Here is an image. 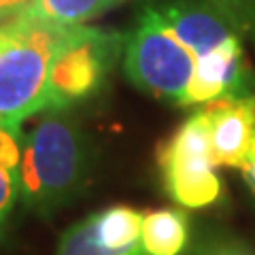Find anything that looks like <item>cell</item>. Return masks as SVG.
Masks as SVG:
<instances>
[{
    "mask_svg": "<svg viewBox=\"0 0 255 255\" xmlns=\"http://www.w3.org/2000/svg\"><path fill=\"white\" fill-rule=\"evenodd\" d=\"M155 11L168 26V30L196 58L217 49L221 43H226L230 36L236 34L232 23L211 2L168 0V2L155 6Z\"/></svg>",
    "mask_w": 255,
    "mask_h": 255,
    "instance_id": "cell-8",
    "label": "cell"
},
{
    "mask_svg": "<svg viewBox=\"0 0 255 255\" xmlns=\"http://www.w3.org/2000/svg\"><path fill=\"white\" fill-rule=\"evenodd\" d=\"M21 202L51 213L79 194L90 172L87 138L62 111H49L21 147Z\"/></svg>",
    "mask_w": 255,
    "mask_h": 255,
    "instance_id": "cell-2",
    "label": "cell"
},
{
    "mask_svg": "<svg viewBox=\"0 0 255 255\" xmlns=\"http://www.w3.org/2000/svg\"><path fill=\"white\" fill-rule=\"evenodd\" d=\"M21 13H9V11H0V30L2 28H6L9 23H13L15 19L19 17Z\"/></svg>",
    "mask_w": 255,
    "mask_h": 255,
    "instance_id": "cell-17",
    "label": "cell"
},
{
    "mask_svg": "<svg viewBox=\"0 0 255 255\" xmlns=\"http://www.w3.org/2000/svg\"><path fill=\"white\" fill-rule=\"evenodd\" d=\"M119 51V36L92 26L64 49L51 68L49 111L81 102L102 85Z\"/></svg>",
    "mask_w": 255,
    "mask_h": 255,
    "instance_id": "cell-5",
    "label": "cell"
},
{
    "mask_svg": "<svg viewBox=\"0 0 255 255\" xmlns=\"http://www.w3.org/2000/svg\"><path fill=\"white\" fill-rule=\"evenodd\" d=\"M85 23L19 17L0 49V122L21 130V122L49 111V79L58 55L83 34Z\"/></svg>",
    "mask_w": 255,
    "mask_h": 255,
    "instance_id": "cell-1",
    "label": "cell"
},
{
    "mask_svg": "<svg viewBox=\"0 0 255 255\" xmlns=\"http://www.w3.org/2000/svg\"><path fill=\"white\" fill-rule=\"evenodd\" d=\"M128 0H34L21 17L36 21H55L81 26L98 15L107 13Z\"/></svg>",
    "mask_w": 255,
    "mask_h": 255,
    "instance_id": "cell-11",
    "label": "cell"
},
{
    "mask_svg": "<svg viewBox=\"0 0 255 255\" xmlns=\"http://www.w3.org/2000/svg\"><path fill=\"white\" fill-rule=\"evenodd\" d=\"M21 130L0 122V238L21 194Z\"/></svg>",
    "mask_w": 255,
    "mask_h": 255,
    "instance_id": "cell-10",
    "label": "cell"
},
{
    "mask_svg": "<svg viewBox=\"0 0 255 255\" xmlns=\"http://www.w3.org/2000/svg\"><path fill=\"white\" fill-rule=\"evenodd\" d=\"M226 96H251V70L245 64L236 34L217 49L196 58L183 105H209Z\"/></svg>",
    "mask_w": 255,
    "mask_h": 255,
    "instance_id": "cell-6",
    "label": "cell"
},
{
    "mask_svg": "<svg viewBox=\"0 0 255 255\" xmlns=\"http://www.w3.org/2000/svg\"><path fill=\"white\" fill-rule=\"evenodd\" d=\"M194 66L196 55L168 30L155 6H147L126 43L128 79L155 98L183 105Z\"/></svg>",
    "mask_w": 255,
    "mask_h": 255,
    "instance_id": "cell-3",
    "label": "cell"
},
{
    "mask_svg": "<svg viewBox=\"0 0 255 255\" xmlns=\"http://www.w3.org/2000/svg\"><path fill=\"white\" fill-rule=\"evenodd\" d=\"M196 255H247V253L238 251L236 247H230V245H209L198 251Z\"/></svg>",
    "mask_w": 255,
    "mask_h": 255,
    "instance_id": "cell-14",
    "label": "cell"
},
{
    "mask_svg": "<svg viewBox=\"0 0 255 255\" xmlns=\"http://www.w3.org/2000/svg\"><path fill=\"white\" fill-rule=\"evenodd\" d=\"M34 0H0V11L9 13H23Z\"/></svg>",
    "mask_w": 255,
    "mask_h": 255,
    "instance_id": "cell-16",
    "label": "cell"
},
{
    "mask_svg": "<svg viewBox=\"0 0 255 255\" xmlns=\"http://www.w3.org/2000/svg\"><path fill=\"white\" fill-rule=\"evenodd\" d=\"M241 170L245 172V177H247V181H249V185L255 189V136H253L249 153H247V162H245V166H243Z\"/></svg>",
    "mask_w": 255,
    "mask_h": 255,
    "instance_id": "cell-15",
    "label": "cell"
},
{
    "mask_svg": "<svg viewBox=\"0 0 255 255\" xmlns=\"http://www.w3.org/2000/svg\"><path fill=\"white\" fill-rule=\"evenodd\" d=\"M58 255H145V251H142V245L134 247V249H117V247L109 245L96 232L92 217H87L85 221L64 232Z\"/></svg>",
    "mask_w": 255,
    "mask_h": 255,
    "instance_id": "cell-12",
    "label": "cell"
},
{
    "mask_svg": "<svg viewBox=\"0 0 255 255\" xmlns=\"http://www.w3.org/2000/svg\"><path fill=\"white\" fill-rule=\"evenodd\" d=\"M159 168L170 198L187 209H202L219 198L211 126L206 111H198L159 147Z\"/></svg>",
    "mask_w": 255,
    "mask_h": 255,
    "instance_id": "cell-4",
    "label": "cell"
},
{
    "mask_svg": "<svg viewBox=\"0 0 255 255\" xmlns=\"http://www.w3.org/2000/svg\"><path fill=\"white\" fill-rule=\"evenodd\" d=\"M226 17L238 34L255 38V0H206Z\"/></svg>",
    "mask_w": 255,
    "mask_h": 255,
    "instance_id": "cell-13",
    "label": "cell"
},
{
    "mask_svg": "<svg viewBox=\"0 0 255 255\" xmlns=\"http://www.w3.org/2000/svg\"><path fill=\"white\" fill-rule=\"evenodd\" d=\"M217 166L243 168L255 136V96H226L204 107Z\"/></svg>",
    "mask_w": 255,
    "mask_h": 255,
    "instance_id": "cell-7",
    "label": "cell"
},
{
    "mask_svg": "<svg viewBox=\"0 0 255 255\" xmlns=\"http://www.w3.org/2000/svg\"><path fill=\"white\" fill-rule=\"evenodd\" d=\"M187 217L179 211H153L142 215L140 245L145 255H181L187 247Z\"/></svg>",
    "mask_w": 255,
    "mask_h": 255,
    "instance_id": "cell-9",
    "label": "cell"
}]
</instances>
